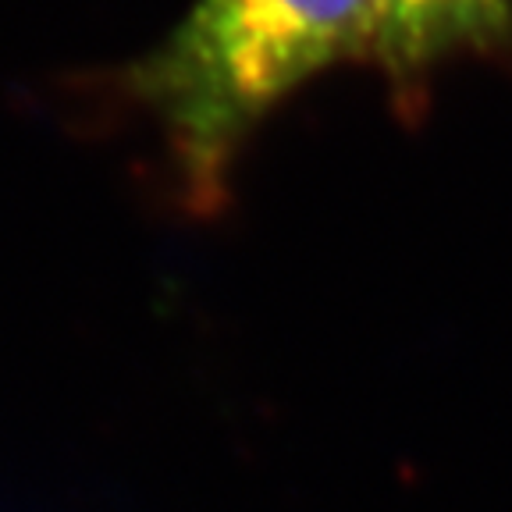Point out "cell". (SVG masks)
Segmentation results:
<instances>
[{
	"mask_svg": "<svg viewBox=\"0 0 512 512\" xmlns=\"http://www.w3.org/2000/svg\"><path fill=\"white\" fill-rule=\"evenodd\" d=\"M374 0H196L132 93L160 118L200 207L224 196L235 153L292 89L345 57H367Z\"/></svg>",
	"mask_w": 512,
	"mask_h": 512,
	"instance_id": "cell-1",
	"label": "cell"
},
{
	"mask_svg": "<svg viewBox=\"0 0 512 512\" xmlns=\"http://www.w3.org/2000/svg\"><path fill=\"white\" fill-rule=\"evenodd\" d=\"M512 0H374L367 57L399 86L438 64L509 43Z\"/></svg>",
	"mask_w": 512,
	"mask_h": 512,
	"instance_id": "cell-2",
	"label": "cell"
}]
</instances>
